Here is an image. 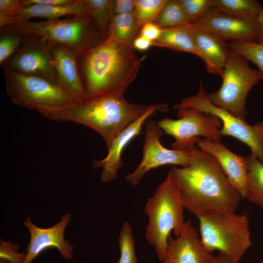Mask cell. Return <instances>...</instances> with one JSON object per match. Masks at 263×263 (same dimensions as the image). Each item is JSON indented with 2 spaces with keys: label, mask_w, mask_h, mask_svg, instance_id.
Wrapping results in <instances>:
<instances>
[{
  "label": "cell",
  "mask_w": 263,
  "mask_h": 263,
  "mask_svg": "<svg viewBox=\"0 0 263 263\" xmlns=\"http://www.w3.org/2000/svg\"><path fill=\"white\" fill-rule=\"evenodd\" d=\"M193 24L213 33L225 41L258 42L260 27L257 20L239 19L212 8Z\"/></svg>",
  "instance_id": "cell-15"
},
{
  "label": "cell",
  "mask_w": 263,
  "mask_h": 263,
  "mask_svg": "<svg viewBox=\"0 0 263 263\" xmlns=\"http://www.w3.org/2000/svg\"><path fill=\"white\" fill-rule=\"evenodd\" d=\"M77 55L86 97L112 91L124 93L145 57H137L132 44L110 37Z\"/></svg>",
  "instance_id": "cell-2"
},
{
  "label": "cell",
  "mask_w": 263,
  "mask_h": 263,
  "mask_svg": "<svg viewBox=\"0 0 263 263\" xmlns=\"http://www.w3.org/2000/svg\"><path fill=\"white\" fill-rule=\"evenodd\" d=\"M49 45L56 83L76 100L85 98L86 95L81 77L77 54L59 45Z\"/></svg>",
  "instance_id": "cell-17"
},
{
  "label": "cell",
  "mask_w": 263,
  "mask_h": 263,
  "mask_svg": "<svg viewBox=\"0 0 263 263\" xmlns=\"http://www.w3.org/2000/svg\"><path fill=\"white\" fill-rule=\"evenodd\" d=\"M153 46L186 52L199 57L192 35L191 24L162 28L160 38Z\"/></svg>",
  "instance_id": "cell-21"
},
{
  "label": "cell",
  "mask_w": 263,
  "mask_h": 263,
  "mask_svg": "<svg viewBox=\"0 0 263 263\" xmlns=\"http://www.w3.org/2000/svg\"><path fill=\"white\" fill-rule=\"evenodd\" d=\"M168 110V105L166 104L150 105L141 117L128 126L117 136L108 149V153L104 158L93 162L94 168H102L100 179L102 183H110L115 179L118 170L123 165L121 157L123 150L129 143L140 134L147 119L157 111L165 113Z\"/></svg>",
  "instance_id": "cell-13"
},
{
  "label": "cell",
  "mask_w": 263,
  "mask_h": 263,
  "mask_svg": "<svg viewBox=\"0 0 263 263\" xmlns=\"http://www.w3.org/2000/svg\"><path fill=\"white\" fill-rule=\"evenodd\" d=\"M87 14L106 39L109 27L114 16L113 0H84Z\"/></svg>",
  "instance_id": "cell-25"
},
{
  "label": "cell",
  "mask_w": 263,
  "mask_h": 263,
  "mask_svg": "<svg viewBox=\"0 0 263 263\" xmlns=\"http://www.w3.org/2000/svg\"><path fill=\"white\" fill-rule=\"evenodd\" d=\"M18 244H12L11 241L5 242L0 239V258L10 263H22L25 259L26 253H19Z\"/></svg>",
  "instance_id": "cell-32"
},
{
  "label": "cell",
  "mask_w": 263,
  "mask_h": 263,
  "mask_svg": "<svg viewBox=\"0 0 263 263\" xmlns=\"http://www.w3.org/2000/svg\"><path fill=\"white\" fill-rule=\"evenodd\" d=\"M213 8L224 14L245 20H257L263 10L255 0H213Z\"/></svg>",
  "instance_id": "cell-23"
},
{
  "label": "cell",
  "mask_w": 263,
  "mask_h": 263,
  "mask_svg": "<svg viewBox=\"0 0 263 263\" xmlns=\"http://www.w3.org/2000/svg\"><path fill=\"white\" fill-rule=\"evenodd\" d=\"M247 180L245 198L263 208V163L250 154L245 156Z\"/></svg>",
  "instance_id": "cell-22"
},
{
  "label": "cell",
  "mask_w": 263,
  "mask_h": 263,
  "mask_svg": "<svg viewBox=\"0 0 263 263\" xmlns=\"http://www.w3.org/2000/svg\"><path fill=\"white\" fill-rule=\"evenodd\" d=\"M162 31V28L155 22H149L142 26L139 35L153 42L160 38Z\"/></svg>",
  "instance_id": "cell-34"
},
{
  "label": "cell",
  "mask_w": 263,
  "mask_h": 263,
  "mask_svg": "<svg viewBox=\"0 0 263 263\" xmlns=\"http://www.w3.org/2000/svg\"><path fill=\"white\" fill-rule=\"evenodd\" d=\"M124 93L106 92L39 113L51 120L75 122L94 130L102 136L108 149L117 136L150 107L128 102Z\"/></svg>",
  "instance_id": "cell-3"
},
{
  "label": "cell",
  "mask_w": 263,
  "mask_h": 263,
  "mask_svg": "<svg viewBox=\"0 0 263 263\" xmlns=\"http://www.w3.org/2000/svg\"><path fill=\"white\" fill-rule=\"evenodd\" d=\"M189 24L213 8V0H179Z\"/></svg>",
  "instance_id": "cell-31"
},
{
  "label": "cell",
  "mask_w": 263,
  "mask_h": 263,
  "mask_svg": "<svg viewBox=\"0 0 263 263\" xmlns=\"http://www.w3.org/2000/svg\"><path fill=\"white\" fill-rule=\"evenodd\" d=\"M144 127L142 159L136 169L125 178L133 187L137 186L145 174L152 169L166 165L184 167L189 164L191 160L190 150L169 149L161 144L160 138L164 132L157 121L149 120Z\"/></svg>",
  "instance_id": "cell-11"
},
{
  "label": "cell",
  "mask_w": 263,
  "mask_h": 263,
  "mask_svg": "<svg viewBox=\"0 0 263 263\" xmlns=\"http://www.w3.org/2000/svg\"><path fill=\"white\" fill-rule=\"evenodd\" d=\"M0 263H9L7 261H4V260H0Z\"/></svg>",
  "instance_id": "cell-40"
},
{
  "label": "cell",
  "mask_w": 263,
  "mask_h": 263,
  "mask_svg": "<svg viewBox=\"0 0 263 263\" xmlns=\"http://www.w3.org/2000/svg\"><path fill=\"white\" fill-rule=\"evenodd\" d=\"M15 26L25 35L40 38L49 44L64 46L77 54L105 40L89 16L39 21L28 20Z\"/></svg>",
  "instance_id": "cell-6"
},
{
  "label": "cell",
  "mask_w": 263,
  "mask_h": 263,
  "mask_svg": "<svg viewBox=\"0 0 263 263\" xmlns=\"http://www.w3.org/2000/svg\"><path fill=\"white\" fill-rule=\"evenodd\" d=\"M176 109L194 108L218 117L221 122L222 135L230 136L246 145L251 154L263 163V121L253 125L247 123L227 110L213 104L202 84L195 95L183 99L174 106Z\"/></svg>",
  "instance_id": "cell-9"
},
{
  "label": "cell",
  "mask_w": 263,
  "mask_h": 263,
  "mask_svg": "<svg viewBox=\"0 0 263 263\" xmlns=\"http://www.w3.org/2000/svg\"><path fill=\"white\" fill-rule=\"evenodd\" d=\"M141 28L137 22L134 12L115 15L111 22L108 37L122 43L132 44L139 35Z\"/></svg>",
  "instance_id": "cell-24"
},
{
  "label": "cell",
  "mask_w": 263,
  "mask_h": 263,
  "mask_svg": "<svg viewBox=\"0 0 263 263\" xmlns=\"http://www.w3.org/2000/svg\"><path fill=\"white\" fill-rule=\"evenodd\" d=\"M186 167L169 169L185 208L196 217L212 211L235 212L242 198L216 159L197 146Z\"/></svg>",
  "instance_id": "cell-1"
},
{
  "label": "cell",
  "mask_w": 263,
  "mask_h": 263,
  "mask_svg": "<svg viewBox=\"0 0 263 263\" xmlns=\"http://www.w3.org/2000/svg\"><path fill=\"white\" fill-rule=\"evenodd\" d=\"M177 119L166 117L157 122L164 133L174 138L173 149L190 150L200 136L221 142L222 123L216 116L194 108L177 109Z\"/></svg>",
  "instance_id": "cell-10"
},
{
  "label": "cell",
  "mask_w": 263,
  "mask_h": 263,
  "mask_svg": "<svg viewBox=\"0 0 263 263\" xmlns=\"http://www.w3.org/2000/svg\"><path fill=\"white\" fill-rule=\"evenodd\" d=\"M135 0H113V15L130 13L134 12Z\"/></svg>",
  "instance_id": "cell-35"
},
{
  "label": "cell",
  "mask_w": 263,
  "mask_h": 263,
  "mask_svg": "<svg viewBox=\"0 0 263 263\" xmlns=\"http://www.w3.org/2000/svg\"><path fill=\"white\" fill-rule=\"evenodd\" d=\"M260 263H263V259L261 261Z\"/></svg>",
  "instance_id": "cell-41"
},
{
  "label": "cell",
  "mask_w": 263,
  "mask_h": 263,
  "mask_svg": "<svg viewBox=\"0 0 263 263\" xmlns=\"http://www.w3.org/2000/svg\"><path fill=\"white\" fill-rule=\"evenodd\" d=\"M168 0H135L134 14L138 25L142 26L154 22Z\"/></svg>",
  "instance_id": "cell-28"
},
{
  "label": "cell",
  "mask_w": 263,
  "mask_h": 263,
  "mask_svg": "<svg viewBox=\"0 0 263 263\" xmlns=\"http://www.w3.org/2000/svg\"><path fill=\"white\" fill-rule=\"evenodd\" d=\"M22 6L21 0H0V15L15 17Z\"/></svg>",
  "instance_id": "cell-33"
},
{
  "label": "cell",
  "mask_w": 263,
  "mask_h": 263,
  "mask_svg": "<svg viewBox=\"0 0 263 263\" xmlns=\"http://www.w3.org/2000/svg\"><path fill=\"white\" fill-rule=\"evenodd\" d=\"M0 33V65L2 66L19 50L26 35L15 25L1 28Z\"/></svg>",
  "instance_id": "cell-26"
},
{
  "label": "cell",
  "mask_w": 263,
  "mask_h": 263,
  "mask_svg": "<svg viewBox=\"0 0 263 263\" xmlns=\"http://www.w3.org/2000/svg\"><path fill=\"white\" fill-rule=\"evenodd\" d=\"M154 22L162 28L190 24L179 0H168Z\"/></svg>",
  "instance_id": "cell-27"
},
{
  "label": "cell",
  "mask_w": 263,
  "mask_h": 263,
  "mask_svg": "<svg viewBox=\"0 0 263 263\" xmlns=\"http://www.w3.org/2000/svg\"><path fill=\"white\" fill-rule=\"evenodd\" d=\"M229 47L255 64L263 75V43L258 42L231 41Z\"/></svg>",
  "instance_id": "cell-30"
},
{
  "label": "cell",
  "mask_w": 263,
  "mask_h": 263,
  "mask_svg": "<svg viewBox=\"0 0 263 263\" xmlns=\"http://www.w3.org/2000/svg\"><path fill=\"white\" fill-rule=\"evenodd\" d=\"M67 16H88L84 0H74L69 4L61 5L32 4L24 6L20 9L15 18L17 24L30 20L33 18L51 20Z\"/></svg>",
  "instance_id": "cell-20"
},
{
  "label": "cell",
  "mask_w": 263,
  "mask_h": 263,
  "mask_svg": "<svg viewBox=\"0 0 263 263\" xmlns=\"http://www.w3.org/2000/svg\"><path fill=\"white\" fill-rule=\"evenodd\" d=\"M215 256L203 246L191 220L185 222L180 234L168 238L163 263H211Z\"/></svg>",
  "instance_id": "cell-16"
},
{
  "label": "cell",
  "mask_w": 263,
  "mask_h": 263,
  "mask_svg": "<svg viewBox=\"0 0 263 263\" xmlns=\"http://www.w3.org/2000/svg\"><path fill=\"white\" fill-rule=\"evenodd\" d=\"M184 208L179 188L169 170L144 208L148 217L145 237L161 261L171 232L178 236L183 229Z\"/></svg>",
  "instance_id": "cell-4"
},
{
  "label": "cell",
  "mask_w": 263,
  "mask_h": 263,
  "mask_svg": "<svg viewBox=\"0 0 263 263\" xmlns=\"http://www.w3.org/2000/svg\"><path fill=\"white\" fill-rule=\"evenodd\" d=\"M2 66L4 70L40 76L56 83L49 45L36 37L26 35L19 50Z\"/></svg>",
  "instance_id": "cell-12"
},
{
  "label": "cell",
  "mask_w": 263,
  "mask_h": 263,
  "mask_svg": "<svg viewBox=\"0 0 263 263\" xmlns=\"http://www.w3.org/2000/svg\"><path fill=\"white\" fill-rule=\"evenodd\" d=\"M4 79L6 93L14 104L39 113L78 101L57 83L42 77L4 70Z\"/></svg>",
  "instance_id": "cell-8"
},
{
  "label": "cell",
  "mask_w": 263,
  "mask_h": 263,
  "mask_svg": "<svg viewBox=\"0 0 263 263\" xmlns=\"http://www.w3.org/2000/svg\"><path fill=\"white\" fill-rule=\"evenodd\" d=\"M132 46L135 49L139 51H146L153 45V42L139 35L133 40Z\"/></svg>",
  "instance_id": "cell-37"
},
{
  "label": "cell",
  "mask_w": 263,
  "mask_h": 263,
  "mask_svg": "<svg viewBox=\"0 0 263 263\" xmlns=\"http://www.w3.org/2000/svg\"><path fill=\"white\" fill-rule=\"evenodd\" d=\"M193 39L207 71L222 75L226 61L227 43L211 31L195 24H191Z\"/></svg>",
  "instance_id": "cell-19"
},
{
  "label": "cell",
  "mask_w": 263,
  "mask_h": 263,
  "mask_svg": "<svg viewBox=\"0 0 263 263\" xmlns=\"http://www.w3.org/2000/svg\"><path fill=\"white\" fill-rule=\"evenodd\" d=\"M74 0H21L23 6L32 4L47 5H65L72 2Z\"/></svg>",
  "instance_id": "cell-36"
},
{
  "label": "cell",
  "mask_w": 263,
  "mask_h": 263,
  "mask_svg": "<svg viewBox=\"0 0 263 263\" xmlns=\"http://www.w3.org/2000/svg\"><path fill=\"white\" fill-rule=\"evenodd\" d=\"M221 77L220 88L208 94L210 101L244 119L247 113L246 97L250 90L263 79V74L251 68L245 58L229 47Z\"/></svg>",
  "instance_id": "cell-7"
},
{
  "label": "cell",
  "mask_w": 263,
  "mask_h": 263,
  "mask_svg": "<svg viewBox=\"0 0 263 263\" xmlns=\"http://www.w3.org/2000/svg\"><path fill=\"white\" fill-rule=\"evenodd\" d=\"M211 263H239L231 260L227 256L222 252H219Z\"/></svg>",
  "instance_id": "cell-38"
},
{
  "label": "cell",
  "mask_w": 263,
  "mask_h": 263,
  "mask_svg": "<svg viewBox=\"0 0 263 263\" xmlns=\"http://www.w3.org/2000/svg\"><path fill=\"white\" fill-rule=\"evenodd\" d=\"M197 217L205 248L211 253L218 250L239 262L251 245L248 217L235 212L212 211Z\"/></svg>",
  "instance_id": "cell-5"
},
{
  "label": "cell",
  "mask_w": 263,
  "mask_h": 263,
  "mask_svg": "<svg viewBox=\"0 0 263 263\" xmlns=\"http://www.w3.org/2000/svg\"><path fill=\"white\" fill-rule=\"evenodd\" d=\"M257 21L260 27L258 42L263 43V10L259 14L257 18Z\"/></svg>",
  "instance_id": "cell-39"
},
{
  "label": "cell",
  "mask_w": 263,
  "mask_h": 263,
  "mask_svg": "<svg viewBox=\"0 0 263 263\" xmlns=\"http://www.w3.org/2000/svg\"><path fill=\"white\" fill-rule=\"evenodd\" d=\"M71 218L70 213L63 214L58 223L48 228L37 226L29 217L23 221L24 225L30 232V239L26 249L25 259L22 263H31L42 251L51 247L57 249L65 260L72 259L74 246L64 239V236Z\"/></svg>",
  "instance_id": "cell-14"
},
{
  "label": "cell",
  "mask_w": 263,
  "mask_h": 263,
  "mask_svg": "<svg viewBox=\"0 0 263 263\" xmlns=\"http://www.w3.org/2000/svg\"><path fill=\"white\" fill-rule=\"evenodd\" d=\"M196 146L216 159L229 181L240 193L242 198H245L247 180L245 156L234 153L221 142L205 138L200 139Z\"/></svg>",
  "instance_id": "cell-18"
},
{
  "label": "cell",
  "mask_w": 263,
  "mask_h": 263,
  "mask_svg": "<svg viewBox=\"0 0 263 263\" xmlns=\"http://www.w3.org/2000/svg\"><path fill=\"white\" fill-rule=\"evenodd\" d=\"M118 243L120 255L116 263H138L135 253V240L131 227L127 222L122 226Z\"/></svg>",
  "instance_id": "cell-29"
}]
</instances>
